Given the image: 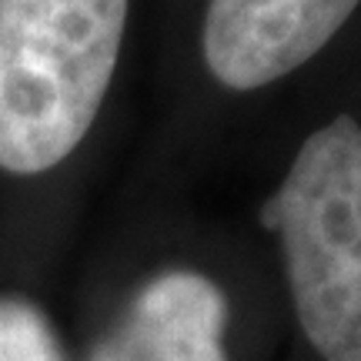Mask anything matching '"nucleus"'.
<instances>
[{"instance_id":"nucleus-2","label":"nucleus","mask_w":361,"mask_h":361,"mask_svg":"<svg viewBox=\"0 0 361 361\" xmlns=\"http://www.w3.org/2000/svg\"><path fill=\"white\" fill-rule=\"evenodd\" d=\"M281 234L298 322L324 361H361V124L335 117L301 144L264 207Z\"/></svg>"},{"instance_id":"nucleus-1","label":"nucleus","mask_w":361,"mask_h":361,"mask_svg":"<svg viewBox=\"0 0 361 361\" xmlns=\"http://www.w3.org/2000/svg\"><path fill=\"white\" fill-rule=\"evenodd\" d=\"M124 27L128 0H0V168L51 171L87 137Z\"/></svg>"},{"instance_id":"nucleus-5","label":"nucleus","mask_w":361,"mask_h":361,"mask_svg":"<svg viewBox=\"0 0 361 361\" xmlns=\"http://www.w3.org/2000/svg\"><path fill=\"white\" fill-rule=\"evenodd\" d=\"M0 361H64L51 322L24 298H0Z\"/></svg>"},{"instance_id":"nucleus-3","label":"nucleus","mask_w":361,"mask_h":361,"mask_svg":"<svg viewBox=\"0 0 361 361\" xmlns=\"http://www.w3.org/2000/svg\"><path fill=\"white\" fill-rule=\"evenodd\" d=\"M361 0H211L207 71L231 90H255L308 64Z\"/></svg>"},{"instance_id":"nucleus-4","label":"nucleus","mask_w":361,"mask_h":361,"mask_svg":"<svg viewBox=\"0 0 361 361\" xmlns=\"http://www.w3.org/2000/svg\"><path fill=\"white\" fill-rule=\"evenodd\" d=\"M228 301L197 271H164L144 284L87 361H228Z\"/></svg>"}]
</instances>
